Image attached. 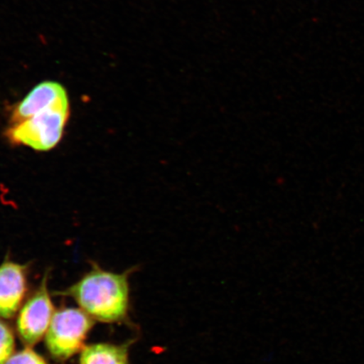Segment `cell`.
Here are the masks:
<instances>
[{
    "instance_id": "obj_1",
    "label": "cell",
    "mask_w": 364,
    "mask_h": 364,
    "mask_svg": "<svg viewBox=\"0 0 364 364\" xmlns=\"http://www.w3.org/2000/svg\"><path fill=\"white\" fill-rule=\"evenodd\" d=\"M136 267L124 273L102 269L97 263L91 269L68 289L55 294L75 300L80 308L93 320L121 324L129 320V277Z\"/></svg>"
},
{
    "instance_id": "obj_2",
    "label": "cell",
    "mask_w": 364,
    "mask_h": 364,
    "mask_svg": "<svg viewBox=\"0 0 364 364\" xmlns=\"http://www.w3.org/2000/svg\"><path fill=\"white\" fill-rule=\"evenodd\" d=\"M70 117V103H61L6 129L7 139L38 151H48L60 142Z\"/></svg>"
},
{
    "instance_id": "obj_3",
    "label": "cell",
    "mask_w": 364,
    "mask_h": 364,
    "mask_svg": "<svg viewBox=\"0 0 364 364\" xmlns=\"http://www.w3.org/2000/svg\"><path fill=\"white\" fill-rule=\"evenodd\" d=\"M93 326V318L81 309H59L54 314L45 335V346L48 353L58 361H67L83 350L85 341Z\"/></svg>"
},
{
    "instance_id": "obj_4",
    "label": "cell",
    "mask_w": 364,
    "mask_h": 364,
    "mask_svg": "<svg viewBox=\"0 0 364 364\" xmlns=\"http://www.w3.org/2000/svg\"><path fill=\"white\" fill-rule=\"evenodd\" d=\"M48 272L34 293L26 300L16 318V331L26 347L33 348L42 340L55 311L48 291Z\"/></svg>"
},
{
    "instance_id": "obj_5",
    "label": "cell",
    "mask_w": 364,
    "mask_h": 364,
    "mask_svg": "<svg viewBox=\"0 0 364 364\" xmlns=\"http://www.w3.org/2000/svg\"><path fill=\"white\" fill-rule=\"evenodd\" d=\"M29 265L6 257L0 265V318H11L19 312L28 289Z\"/></svg>"
},
{
    "instance_id": "obj_6",
    "label": "cell",
    "mask_w": 364,
    "mask_h": 364,
    "mask_svg": "<svg viewBox=\"0 0 364 364\" xmlns=\"http://www.w3.org/2000/svg\"><path fill=\"white\" fill-rule=\"evenodd\" d=\"M66 102H68V95L60 84L53 81L42 82L12 109L10 124H19L46 109Z\"/></svg>"
},
{
    "instance_id": "obj_7",
    "label": "cell",
    "mask_w": 364,
    "mask_h": 364,
    "mask_svg": "<svg viewBox=\"0 0 364 364\" xmlns=\"http://www.w3.org/2000/svg\"><path fill=\"white\" fill-rule=\"evenodd\" d=\"M134 341L122 344L109 343L85 346L82 350L79 364H131L129 351Z\"/></svg>"
},
{
    "instance_id": "obj_8",
    "label": "cell",
    "mask_w": 364,
    "mask_h": 364,
    "mask_svg": "<svg viewBox=\"0 0 364 364\" xmlns=\"http://www.w3.org/2000/svg\"><path fill=\"white\" fill-rule=\"evenodd\" d=\"M16 348L15 334L10 326L0 318V364H6Z\"/></svg>"
},
{
    "instance_id": "obj_9",
    "label": "cell",
    "mask_w": 364,
    "mask_h": 364,
    "mask_svg": "<svg viewBox=\"0 0 364 364\" xmlns=\"http://www.w3.org/2000/svg\"><path fill=\"white\" fill-rule=\"evenodd\" d=\"M6 364H48L40 354L31 348L26 347L15 353Z\"/></svg>"
}]
</instances>
